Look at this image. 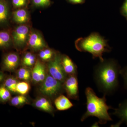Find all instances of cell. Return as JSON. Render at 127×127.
Listing matches in <instances>:
<instances>
[{
    "label": "cell",
    "mask_w": 127,
    "mask_h": 127,
    "mask_svg": "<svg viewBox=\"0 0 127 127\" xmlns=\"http://www.w3.org/2000/svg\"><path fill=\"white\" fill-rule=\"evenodd\" d=\"M120 70L113 59L104 60L96 66L94 78L98 90L104 95H110L117 88Z\"/></svg>",
    "instance_id": "obj_1"
},
{
    "label": "cell",
    "mask_w": 127,
    "mask_h": 127,
    "mask_svg": "<svg viewBox=\"0 0 127 127\" xmlns=\"http://www.w3.org/2000/svg\"><path fill=\"white\" fill-rule=\"evenodd\" d=\"M85 93L87 98V111L82 116L81 121L83 122L90 117L97 118L98 123L101 124L112 121L108 111L113 108L107 104L106 95H104L102 98L98 97L90 87L86 88Z\"/></svg>",
    "instance_id": "obj_2"
},
{
    "label": "cell",
    "mask_w": 127,
    "mask_h": 127,
    "mask_svg": "<svg viewBox=\"0 0 127 127\" xmlns=\"http://www.w3.org/2000/svg\"><path fill=\"white\" fill-rule=\"evenodd\" d=\"M75 46L79 51L91 53L93 58H99L100 62L104 61L102 57L103 53L110 51L107 41L96 33L78 39L75 42Z\"/></svg>",
    "instance_id": "obj_3"
},
{
    "label": "cell",
    "mask_w": 127,
    "mask_h": 127,
    "mask_svg": "<svg viewBox=\"0 0 127 127\" xmlns=\"http://www.w3.org/2000/svg\"><path fill=\"white\" fill-rule=\"evenodd\" d=\"M63 83L58 81L50 75H47L40 88V92L46 96L57 97L63 92Z\"/></svg>",
    "instance_id": "obj_4"
},
{
    "label": "cell",
    "mask_w": 127,
    "mask_h": 127,
    "mask_svg": "<svg viewBox=\"0 0 127 127\" xmlns=\"http://www.w3.org/2000/svg\"><path fill=\"white\" fill-rule=\"evenodd\" d=\"M61 59L62 56L59 53H56L48 63V68L49 75L63 83L67 76L64 70Z\"/></svg>",
    "instance_id": "obj_5"
},
{
    "label": "cell",
    "mask_w": 127,
    "mask_h": 127,
    "mask_svg": "<svg viewBox=\"0 0 127 127\" xmlns=\"http://www.w3.org/2000/svg\"><path fill=\"white\" fill-rule=\"evenodd\" d=\"M29 32L30 29L26 25H21L16 28L11 34L14 46L19 47L25 45L29 37Z\"/></svg>",
    "instance_id": "obj_6"
},
{
    "label": "cell",
    "mask_w": 127,
    "mask_h": 127,
    "mask_svg": "<svg viewBox=\"0 0 127 127\" xmlns=\"http://www.w3.org/2000/svg\"><path fill=\"white\" fill-rule=\"evenodd\" d=\"M63 87L69 98L79 100L78 83L77 75L67 76L63 83Z\"/></svg>",
    "instance_id": "obj_7"
},
{
    "label": "cell",
    "mask_w": 127,
    "mask_h": 127,
    "mask_svg": "<svg viewBox=\"0 0 127 127\" xmlns=\"http://www.w3.org/2000/svg\"><path fill=\"white\" fill-rule=\"evenodd\" d=\"M19 57L15 53L10 52L5 55L1 63L2 71L12 72L16 70L19 64Z\"/></svg>",
    "instance_id": "obj_8"
},
{
    "label": "cell",
    "mask_w": 127,
    "mask_h": 127,
    "mask_svg": "<svg viewBox=\"0 0 127 127\" xmlns=\"http://www.w3.org/2000/svg\"><path fill=\"white\" fill-rule=\"evenodd\" d=\"M32 78L35 83L42 82L47 75L45 65L40 61L36 62L31 72Z\"/></svg>",
    "instance_id": "obj_9"
},
{
    "label": "cell",
    "mask_w": 127,
    "mask_h": 127,
    "mask_svg": "<svg viewBox=\"0 0 127 127\" xmlns=\"http://www.w3.org/2000/svg\"><path fill=\"white\" fill-rule=\"evenodd\" d=\"M28 43L30 47L34 50H41L46 47V43L43 37L39 33L36 32H32L29 34Z\"/></svg>",
    "instance_id": "obj_10"
},
{
    "label": "cell",
    "mask_w": 127,
    "mask_h": 127,
    "mask_svg": "<svg viewBox=\"0 0 127 127\" xmlns=\"http://www.w3.org/2000/svg\"><path fill=\"white\" fill-rule=\"evenodd\" d=\"M61 62L67 75H77V67L69 57L65 55L62 56Z\"/></svg>",
    "instance_id": "obj_11"
},
{
    "label": "cell",
    "mask_w": 127,
    "mask_h": 127,
    "mask_svg": "<svg viewBox=\"0 0 127 127\" xmlns=\"http://www.w3.org/2000/svg\"><path fill=\"white\" fill-rule=\"evenodd\" d=\"M54 103L56 108L60 111L67 110L73 106V104L68 98L62 94L55 98Z\"/></svg>",
    "instance_id": "obj_12"
},
{
    "label": "cell",
    "mask_w": 127,
    "mask_h": 127,
    "mask_svg": "<svg viewBox=\"0 0 127 127\" xmlns=\"http://www.w3.org/2000/svg\"><path fill=\"white\" fill-rule=\"evenodd\" d=\"M34 105L37 108L47 112L51 113L54 112V108L51 103L45 97H40L37 98L35 101Z\"/></svg>",
    "instance_id": "obj_13"
},
{
    "label": "cell",
    "mask_w": 127,
    "mask_h": 127,
    "mask_svg": "<svg viewBox=\"0 0 127 127\" xmlns=\"http://www.w3.org/2000/svg\"><path fill=\"white\" fill-rule=\"evenodd\" d=\"M114 109L113 115L117 117L123 123L127 125V100L121 103L118 107Z\"/></svg>",
    "instance_id": "obj_14"
},
{
    "label": "cell",
    "mask_w": 127,
    "mask_h": 127,
    "mask_svg": "<svg viewBox=\"0 0 127 127\" xmlns=\"http://www.w3.org/2000/svg\"><path fill=\"white\" fill-rule=\"evenodd\" d=\"M13 43L11 35L6 31H0V48L5 50L9 48Z\"/></svg>",
    "instance_id": "obj_15"
},
{
    "label": "cell",
    "mask_w": 127,
    "mask_h": 127,
    "mask_svg": "<svg viewBox=\"0 0 127 127\" xmlns=\"http://www.w3.org/2000/svg\"><path fill=\"white\" fill-rule=\"evenodd\" d=\"M9 10L7 2L0 1V25L6 24L9 21Z\"/></svg>",
    "instance_id": "obj_16"
},
{
    "label": "cell",
    "mask_w": 127,
    "mask_h": 127,
    "mask_svg": "<svg viewBox=\"0 0 127 127\" xmlns=\"http://www.w3.org/2000/svg\"><path fill=\"white\" fill-rule=\"evenodd\" d=\"M13 18L16 23L23 24L26 23L28 21V14L25 9H19L14 12Z\"/></svg>",
    "instance_id": "obj_17"
},
{
    "label": "cell",
    "mask_w": 127,
    "mask_h": 127,
    "mask_svg": "<svg viewBox=\"0 0 127 127\" xmlns=\"http://www.w3.org/2000/svg\"><path fill=\"white\" fill-rule=\"evenodd\" d=\"M2 83L1 84L4 86L11 92L16 93V87L18 82L15 77L11 76L7 77L6 76Z\"/></svg>",
    "instance_id": "obj_18"
},
{
    "label": "cell",
    "mask_w": 127,
    "mask_h": 127,
    "mask_svg": "<svg viewBox=\"0 0 127 127\" xmlns=\"http://www.w3.org/2000/svg\"><path fill=\"white\" fill-rule=\"evenodd\" d=\"M30 89V84L27 82H18L16 87V93L25 95L29 92Z\"/></svg>",
    "instance_id": "obj_19"
},
{
    "label": "cell",
    "mask_w": 127,
    "mask_h": 127,
    "mask_svg": "<svg viewBox=\"0 0 127 127\" xmlns=\"http://www.w3.org/2000/svg\"><path fill=\"white\" fill-rule=\"evenodd\" d=\"M27 98L23 95H21L11 98L9 100L10 104L14 106H21L27 103Z\"/></svg>",
    "instance_id": "obj_20"
},
{
    "label": "cell",
    "mask_w": 127,
    "mask_h": 127,
    "mask_svg": "<svg viewBox=\"0 0 127 127\" xmlns=\"http://www.w3.org/2000/svg\"><path fill=\"white\" fill-rule=\"evenodd\" d=\"M11 92L2 84L0 86V102H7L11 98Z\"/></svg>",
    "instance_id": "obj_21"
},
{
    "label": "cell",
    "mask_w": 127,
    "mask_h": 127,
    "mask_svg": "<svg viewBox=\"0 0 127 127\" xmlns=\"http://www.w3.org/2000/svg\"><path fill=\"white\" fill-rule=\"evenodd\" d=\"M17 76L21 80L28 81L32 78L31 73L27 68L22 67L17 71Z\"/></svg>",
    "instance_id": "obj_22"
},
{
    "label": "cell",
    "mask_w": 127,
    "mask_h": 127,
    "mask_svg": "<svg viewBox=\"0 0 127 127\" xmlns=\"http://www.w3.org/2000/svg\"><path fill=\"white\" fill-rule=\"evenodd\" d=\"M120 74L124 79V86L127 89V66L120 70Z\"/></svg>",
    "instance_id": "obj_23"
},
{
    "label": "cell",
    "mask_w": 127,
    "mask_h": 127,
    "mask_svg": "<svg viewBox=\"0 0 127 127\" xmlns=\"http://www.w3.org/2000/svg\"><path fill=\"white\" fill-rule=\"evenodd\" d=\"M34 4L38 6H43L50 3V0H33Z\"/></svg>",
    "instance_id": "obj_24"
},
{
    "label": "cell",
    "mask_w": 127,
    "mask_h": 127,
    "mask_svg": "<svg viewBox=\"0 0 127 127\" xmlns=\"http://www.w3.org/2000/svg\"><path fill=\"white\" fill-rule=\"evenodd\" d=\"M12 2L15 7H21L26 4V0H12Z\"/></svg>",
    "instance_id": "obj_25"
},
{
    "label": "cell",
    "mask_w": 127,
    "mask_h": 127,
    "mask_svg": "<svg viewBox=\"0 0 127 127\" xmlns=\"http://www.w3.org/2000/svg\"><path fill=\"white\" fill-rule=\"evenodd\" d=\"M36 62L35 57V56H33L32 58L29 59V60L26 62L23 63L25 65L27 66H32L33 65H34Z\"/></svg>",
    "instance_id": "obj_26"
},
{
    "label": "cell",
    "mask_w": 127,
    "mask_h": 127,
    "mask_svg": "<svg viewBox=\"0 0 127 127\" xmlns=\"http://www.w3.org/2000/svg\"><path fill=\"white\" fill-rule=\"evenodd\" d=\"M122 13L123 15L127 18V0H125L122 8Z\"/></svg>",
    "instance_id": "obj_27"
},
{
    "label": "cell",
    "mask_w": 127,
    "mask_h": 127,
    "mask_svg": "<svg viewBox=\"0 0 127 127\" xmlns=\"http://www.w3.org/2000/svg\"><path fill=\"white\" fill-rule=\"evenodd\" d=\"M39 56L41 59L43 61H47L51 60L50 58L47 56L45 52H44L43 50H41L40 52V53H39Z\"/></svg>",
    "instance_id": "obj_28"
},
{
    "label": "cell",
    "mask_w": 127,
    "mask_h": 127,
    "mask_svg": "<svg viewBox=\"0 0 127 127\" xmlns=\"http://www.w3.org/2000/svg\"><path fill=\"white\" fill-rule=\"evenodd\" d=\"M34 56V55L31 52H27L26 53L24 56L23 58V63H24L26 62L29 60V59L32 58L33 56Z\"/></svg>",
    "instance_id": "obj_29"
},
{
    "label": "cell",
    "mask_w": 127,
    "mask_h": 127,
    "mask_svg": "<svg viewBox=\"0 0 127 127\" xmlns=\"http://www.w3.org/2000/svg\"><path fill=\"white\" fill-rule=\"evenodd\" d=\"M6 75L2 71H0V83H2Z\"/></svg>",
    "instance_id": "obj_30"
},
{
    "label": "cell",
    "mask_w": 127,
    "mask_h": 127,
    "mask_svg": "<svg viewBox=\"0 0 127 127\" xmlns=\"http://www.w3.org/2000/svg\"><path fill=\"white\" fill-rule=\"evenodd\" d=\"M73 4H79L83 3L84 0H69Z\"/></svg>",
    "instance_id": "obj_31"
},
{
    "label": "cell",
    "mask_w": 127,
    "mask_h": 127,
    "mask_svg": "<svg viewBox=\"0 0 127 127\" xmlns=\"http://www.w3.org/2000/svg\"><path fill=\"white\" fill-rule=\"evenodd\" d=\"M123 123V122H122V121H121V120H120V121H119V122H118V123H117L116 124H115V125H113V127H119L121 125H122V124Z\"/></svg>",
    "instance_id": "obj_32"
},
{
    "label": "cell",
    "mask_w": 127,
    "mask_h": 127,
    "mask_svg": "<svg viewBox=\"0 0 127 127\" xmlns=\"http://www.w3.org/2000/svg\"></svg>",
    "instance_id": "obj_33"
}]
</instances>
